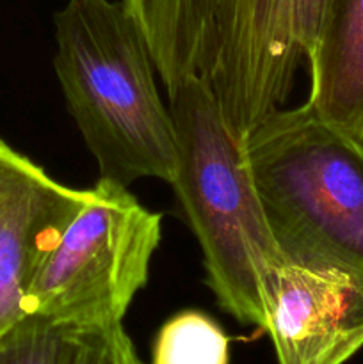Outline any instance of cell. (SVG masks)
I'll list each match as a JSON object with an SVG mask.
<instances>
[{
  "mask_svg": "<svg viewBox=\"0 0 363 364\" xmlns=\"http://www.w3.org/2000/svg\"><path fill=\"white\" fill-rule=\"evenodd\" d=\"M57 78L100 178L171 185L178 146L141 25L123 0H68L53 14Z\"/></svg>",
  "mask_w": 363,
  "mask_h": 364,
  "instance_id": "6da1fadb",
  "label": "cell"
},
{
  "mask_svg": "<svg viewBox=\"0 0 363 364\" xmlns=\"http://www.w3.org/2000/svg\"><path fill=\"white\" fill-rule=\"evenodd\" d=\"M169 109L178 146L171 187L201 247L206 284L224 311L263 329L267 281L285 255L246 164L244 139L199 77L169 92Z\"/></svg>",
  "mask_w": 363,
  "mask_h": 364,
  "instance_id": "7a4b0ae2",
  "label": "cell"
},
{
  "mask_svg": "<svg viewBox=\"0 0 363 364\" xmlns=\"http://www.w3.org/2000/svg\"><path fill=\"white\" fill-rule=\"evenodd\" d=\"M242 149L283 255L363 272V139L305 102L263 117Z\"/></svg>",
  "mask_w": 363,
  "mask_h": 364,
  "instance_id": "3957f363",
  "label": "cell"
},
{
  "mask_svg": "<svg viewBox=\"0 0 363 364\" xmlns=\"http://www.w3.org/2000/svg\"><path fill=\"white\" fill-rule=\"evenodd\" d=\"M160 235V213L125 185L98 178L39 263L28 288L31 313L80 329L123 322L148 283Z\"/></svg>",
  "mask_w": 363,
  "mask_h": 364,
  "instance_id": "277c9868",
  "label": "cell"
},
{
  "mask_svg": "<svg viewBox=\"0 0 363 364\" xmlns=\"http://www.w3.org/2000/svg\"><path fill=\"white\" fill-rule=\"evenodd\" d=\"M330 0H210L205 82L244 139L281 109L319 34Z\"/></svg>",
  "mask_w": 363,
  "mask_h": 364,
  "instance_id": "5b68a950",
  "label": "cell"
},
{
  "mask_svg": "<svg viewBox=\"0 0 363 364\" xmlns=\"http://www.w3.org/2000/svg\"><path fill=\"white\" fill-rule=\"evenodd\" d=\"M263 331L278 364H345L363 348V272L285 256L267 281Z\"/></svg>",
  "mask_w": 363,
  "mask_h": 364,
  "instance_id": "8992f818",
  "label": "cell"
},
{
  "mask_svg": "<svg viewBox=\"0 0 363 364\" xmlns=\"http://www.w3.org/2000/svg\"><path fill=\"white\" fill-rule=\"evenodd\" d=\"M88 199L0 139V334L31 315L36 270Z\"/></svg>",
  "mask_w": 363,
  "mask_h": 364,
  "instance_id": "52a82bcc",
  "label": "cell"
},
{
  "mask_svg": "<svg viewBox=\"0 0 363 364\" xmlns=\"http://www.w3.org/2000/svg\"><path fill=\"white\" fill-rule=\"evenodd\" d=\"M306 60L312 77L306 103L363 139V0H330Z\"/></svg>",
  "mask_w": 363,
  "mask_h": 364,
  "instance_id": "ba28073f",
  "label": "cell"
},
{
  "mask_svg": "<svg viewBox=\"0 0 363 364\" xmlns=\"http://www.w3.org/2000/svg\"><path fill=\"white\" fill-rule=\"evenodd\" d=\"M141 25L167 95L185 78H205L210 0H123Z\"/></svg>",
  "mask_w": 363,
  "mask_h": 364,
  "instance_id": "9c48e42d",
  "label": "cell"
},
{
  "mask_svg": "<svg viewBox=\"0 0 363 364\" xmlns=\"http://www.w3.org/2000/svg\"><path fill=\"white\" fill-rule=\"evenodd\" d=\"M80 327L31 315L0 334V364H73Z\"/></svg>",
  "mask_w": 363,
  "mask_h": 364,
  "instance_id": "30bf717a",
  "label": "cell"
},
{
  "mask_svg": "<svg viewBox=\"0 0 363 364\" xmlns=\"http://www.w3.org/2000/svg\"><path fill=\"white\" fill-rule=\"evenodd\" d=\"M228 336L199 311L171 316L160 327L153 348V364H228Z\"/></svg>",
  "mask_w": 363,
  "mask_h": 364,
  "instance_id": "8fae6325",
  "label": "cell"
},
{
  "mask_svg": "<svg viewBox=\"0 0 363 364\" xmlns=\"http://www.w3.org/2000/svg\"><path fill=\"white\" fill-rule=\"evenodd\" d=\"M73 364H142L123 322L82 329Z\"/></svg>",
  "mask_w": 363,
  "mask_h": 364,
  "instance_id": "7c38bea8",
  "label": "cell"
}]
</instances>
